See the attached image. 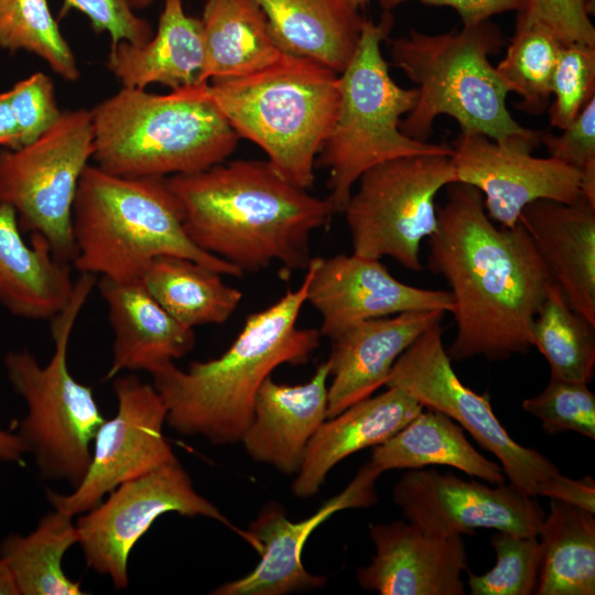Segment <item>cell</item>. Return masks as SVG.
<instances>
[{"mask_svg": "<svg viewBox=\"0 0 595 595\" xmlns=\"http://www.w3.org/2000/svg\"><path fill=\"white\" fill-rule=\"evenodd\" d=\"M504 41L490 21L459 31H410L390 44L392 64L414 83L418 98L400 128L426 141L437 116L453 118L462 132L483 134L507 147L532 152L541 133L518 123L507 107L508 88L489 56Z\"/></svg>", "mask_w": 595, "mask_h": 595, "instance_id": "5", "label": "cell"}, {"mask_svg": "<svg viewBox=\"0 0 595 595\" xmlns=\"http://www.w3.org/2000/svg\"><path fill=\"white\" fill-rule=\"evenodd\" d=\"M288 54L314 60L337 74L350 62L363 18L347 0H255Z\"/></svg>", "mask_w": 595, "mask_h": 595, "instance_id": "27", "label": "cell"}, {"mask_svg": "<svg viewBox=\"0 0 595 595\" xmlns=\"http://www.w3.org/2000/svg\"><path fill=\"white\" fill-rule=\"evenodd\" d=\"M0 595H19L8 564L0 558Z\"/></svg>", "mask_w": 595, "mask_h": 595, "instance_id": "46", "label": "cell"}, {"mask_svg": "<svg viewBox=\"0 0 595 595\" xmlns=\"http://www.w3.org/2000/svg\"><path fill=\"white\" fill-rule=\"evenodd\" d=\"M495 566L480 574L468 572L467 585L473 595L534 594L542 562L538 536L498 531L491 538Z\"/></svg>", "mask_w": 595, "mask_h": 595, "instance_id": "36", "label": "cell"}, {"mask_svg": "<svg viewBox=\"0 0 595 595\" xmlns=\"http://www.w3.org/2000/svg\"><path fill=\"white\" fill-rule=\"evenodd\" d=\"M208 95L238 137L263 150L280 175L312 187L316 156L337 115L339 74L284 53L256 73L208 82Z\"/></svg>", "mask_w": 595, "mask_h": 595, "instance_id": "7", "label": "cell"}, {"mask_svg": "<svg viewBox=\"0 0 595 595\" xmlns=\"http://www.w3.org/2000/svg\"><path fill=\"white\" fill-rule=\"evenodd\" d=\"M166 182L191 241L242 273L273 262L288 273L305 270L313 232L336 213L327 197L289 182L268 161H223Z\"/></svg>", "mask_w": 595, "mask_h": 595, "instance_id": "2", "label": "cell"}, {"mask_svg": "<svg viewBox=\"0 0 595 595\" xmlns=\"http://www.w3.org/2000/svg\"><path fill=\"white\" fill-rule=\"evenodd\" d=\"M521 407L541 421L548 434L572 431L595 440V394L585 382L551 377L545 388L523 400Z\"/></svg>", "mask_w": 595, "mask_h": 595, "instance_id": "37", "label": "cell"}, {"mask_svg": "<svg viewBox=\"0 0 595 595\" xmlns=\"http://www.w3.org/2000/svg\"><path fill=\"white\" fill-rule=\"evenodd\" d=\"M446 188L428 266L451 289L456 334L447 354L456 361L527 354L534 317L556 283L520 223L496 226L468 184Z\"/></svg>", "mask_w": 595, "mask_h": 595, "instance_id": "1", "label": "cell"}, {"mask_svg": "<svg viewBox=\"0 0 595 595\" xmlns=\"http://www.w3.org/2000/svg\"><path fill=\"white\" fill-rule=\"evenodd\" d=\"M11 105L20 131V148L45 133L61 117L52 79L37 72L18 82L10 90Z\"/></svg>", "mask_w": 595, "mask_h": 595, "instance_id": "39", "label": "cell"}, {"mask_svg": "<svg viewBox=\"0 0 595 595\" xmlns=\"http://www.w3.org/2000/svg\"><path fill=\"white\" fill-rule=\"evenodd\" d=\"M393 502L407 521L441 537L495 529L538 536L545 512L513 485L463 479L435 469H409L393 485Z\"/></svg>", "mask_w": 595, "mask_h": 595, "instance_id": "15", "label": "cell"}, {"mask_svg": "<svg viewBox=\"0 0 595 595\" xmlns=\"http://www.w3.org/2000/svg\"><path fill=\"white\" fill-rule=\"evenodd\" d=\"M595 513L551 499L539 538L542 562L534 594H595Z\"/></svg>", "mask_w": 595, "mask_h": 595, "instance_id": "31", "label": "cell"}, {"mask_svg": "<svg viewBox=\"0 0 595 595\" xmlns=\"http://www.w3.org/2000/svg\"><path fill=\"white\" fill-rule=\"evenodd\" d=\"M69 262L56 258L40 235L24 241L17 214L0 203V304L26 320H52L75 286Z\"/></svg>", "mask_w": 595, "mask_h": 595, "instance_id": "26", "label": "cell"}, {"mask_svg": "<svg viewBox=\"0 0 595 595\" xmlns=\"http://www.w3.org/2000/svg\"><path fill=\"white\" fill-rule=\"evenodd\" d=\"M221 274L178 256L154 258L140 278L151 296L178 323L196 326L223 324L238 309L242 292Z\"/></svg>", "mask_w": 595, "mask_h": 595, "instance_id": "30", "label": "cell"}, {"mask_svg": "<svg viewBox=\"0 0 595 595\" xmlns=\"http://www.w3.org/2000/svg\"><path fill=\"white\" fill-rule=\"evenodd\" d=\"M96 284L113 331L112 361L106 379L123 370L153 375L193 349L194 329L173 318L140 280L100 277Z\"/></svg>", "mask_w": 595, "mask_h": 595, "instance_id": "22", "label": "cell"}, {"mask_svg": "<svg viewBox=\"0 0 595 595\" xmlns=\"http://www.w3.org/2000/svg\"><path fill=\"white\" fill-rule=\"evenodd\" d=\"M381 474L371 462L366 463L340 493L303 520H289L277 505L262 509L247 529L259 543V563L247 575L220 585L210 594L284 595L323 587L326 578L310 573L302 564L304 544L311 533L334 513L375 505L378 501L376 483Z\"/></svg>", "mask_w": 595, "mask_h": 595, "instance_id": "18", "label": "cell"}, {"mask_svg": "<svg viewBox=\"0 0 595 595\" xmlns=\"http://www.w3.org/2000/svg\"><path fill=\"white\" fill-rule=\"evenodd\" d=\"M563 44L547 25L518 12L515 33L495 67L509 93L521 98L518 108L522 111L541 115L549 106L552 75Z\"/></svg>", "mask_w": 595, "mask_h": 595, "instance_id": "34", "label": "cell"}, {"mask_svg": "<svg viewBox=\"0 0 595 595\" xmlns=\"http://www.w3.org/2000/svg\"><path fill=\"white\" fill-rule=\"evenodd\" d=\"M0 47L24 50L43 58L62 78L76 82L79 69L48 0H17L0 12Z\"/></svg>", "mask_w": 595, "mask_h": 595, "instance_id": "35", "label": "cell"}, {"mask_svg": "<svg viewBox=\"0 0 595 595\" xmlns=\"http://www.w3.org/2000/svg\"><path fill=\"white\" fill-rule=\"evenodd\" d=\"M166 512L212 518L237 533L258 553L259 543L199 495L178 461L162 465L116 487L77 523L86 564L108 575L117 589L128 586L129 555L152 523Z\"/></svg>", "mask_w": 595, "mask_h": 595, "instance_id": "13", "label": "cell"}, {"mask_svg": "<svg viewBox=\"0 0 595 595\" xmlns=\"http://www.w3.org/2000/svg\"><path fill=\"white\" fill-rule=\"evenodd\" d=\"M519 223L569 304L595 324V204L583 195L573 203L538 199Z\"/></svg>", "mask_w": 595, "mask_h": 595, "instance_id": "23", "label": "cell"}, {"mask_svg": "<svg viewBox=\"0 0 595 595\" xmlns=\"http://www.w3.org/2000/svg\"><path fill=\"white\" fill-rule=\"evenodd\" d=\"M309 275L268 307L247 316L235 340L219 357L174 363L152 375L166 408V423L183 435L213 444L240 442L252 418L257 392L281 365H304L320 346L321 333L298 326L306 303Z\"/></svg>", "mask_w": 595, "mask_h": 595, "instance_id": "3", "label": "cell"}, {"mask_svg": "<svg viewBox=\"0 0 595 595\" xmlns=\"http://www.w3.org/2000/svg\"><path fill=\"white\" fill-rule=\"evenodd\" d=\"M451 147L456 182L477 188L487 215L501 227H515L534 201L573 203L582 196L581 172L552 156H533L462 131Z\"/></svg>", "mask_w": 595, "mask_h": 595, "instance_id": "16", "label": "cell"}, {"mask_svg": "<svg viewBox=\"0 0 595 595\" xmlns=\"http://www.w3.org/2000/svg\"><path fill=\"white\" fill-rule=\"evenodd\" d=\"M442 311H412L372 318L351 325L333 337L326 363L328 386L327 419L372 396L386 386L401 354L432 324Z\"/></svg>", "mask_w": 595, "mask_h": 595, "instance_id": "20", "label": "cell"}, {"mask_svg": "<svg viewBox=\"0 0 595 595\" xmlns=\"http://www.w3.org/2000/svg\"><path fill=\"white\" fill-rule=\"evenodd\" d=\"M107 67L128 88L160 84L174 90L208 83L201 19L186 14L182 0H164L151 40L142 45L111 44Z\"/></svg>", "mask_w": 595, "mask_h": 595, "instance_id": "25", "label": "cell"}, {"mask_svg": "<svg viewBox=\"0 0 595 595\" xmlns=\"http://www.w3.org/2000/svg\"><path fill=\"white\" fill-rule=\"evenodd\" d=\"M78 543L76 524L60 510L44 516L28 536L12 533L0 543L19 595H82L80 582L66 576L62 559Z\"/></svg>", "mask_w": 595, "mask_h": 595, "instance_id": "32", "label": "cell"}, {"mask_svg": "<svg viewBox=\"0 0 595 595\" xmlns=\"http://www.w3.org/2000/svg\"><path fill=\"white\" fill-rule=\"evenodd\" d=\"M562 131L558 136L541 133L540 144L550 156L580 172L595 170V96Z\"/></svg>", "mask_w": 595, "mask_h": 595, "instance_id": "42", "label": "cell"}, {"mask_svg": "<svg viewBox=\"0 0 595 595\" xmlns=\"http://www.w3.org/2000/svg\"><path fill=\"white\" fill-rule=\"evenodd\" d=\"M369 462L381 473L444 465L488 484L498 485L506 480L500 464L479 453L459 424L446 414L428 408L389 440L375 446Z\"/></svg>", "mask_w": 595, "mask_h": 595, "instance_id": "28", "label": "cell"}, {"mask_svg": "<svg viewBox=\"0 0 595 595\" xmlns=\"http://www.w3.org/2000/svg\"><path fill=\"white\" fill-rule=\"evenodd\" d=\"M551 126L563 130L595 96V45L564 43L552 75Z\"/></svg>", "mask_w": 595, "mask_h": 595, "instance_id": "38", "label": "cell"}, {"mask_svg": "<svg viewBox=\"0 0 595 595\" xmlns=\"http://www.w3.org/2000/svg\"><path fill=\"white\" fill-rule=\"evenodd\" d=\"M201 21L206 82L256 73L284 54L255 0H207Z\"/></svg>", "mask_w": 595, "mask_h": 595, "instance_id": "29", "label": "cell"}, {"mask_svg": "<svg viewBox=\"0 0 595 595\" xmlns=\"http://www.w3.org/2000/svg\"><path fill=\"white\" fill-rule=\"evenodd\" d=\"M328 378L325 361L305 383H278L271 376L262 382L240 440L253 461L296 474L311 439L327 419Z\"/></svg>", "mask_w": 595, "mask_h": 595, "instance_id": "21", "label": "cell"}, {"mask_svg": "<svg viewBox=\"0 0 595 595\" xmlns=\"http://www.w3.org/2000/svg\"><path fill=\"white\" fill-rule=\"evenodd\" d=\"M408 1L452 8L461 17L463 25L478 24L496 14L519 11L523 7V0H379L385 10Z\"/></svg>", "mask_w": 595, "mask_h": 595, "instance_id": "43", "label": "cell"}, {"mask_svg": "<svg viewBox=\"0 0 595 595\" xmlns=\"http://www.w3.org/2000/svg\"><path fill=\"white\" fill-rule=\"evenodd\" d=\"M71 10L85 14L96 32H107L111 44L142 45L153 36L150 23L137 15L128 0H64L61 15Z\"/></svg>", "mask_w": 595, "mask_h": 595, "instance_id": "40", "label": "cell"}, {"mask_svg": "<svg viewBox=\"0 0 595 595\" xmlns=\"http://www.w3.org/2000/svg\"><path fill=\"white\" fill-rule=\"evenodd\" d=\"M112 387L117 412L98 428L84 478L71 494L46 491L50 504L72 517L96 507L120 484L177 461L163 434L166 408L153 385L131 374Z\"/></svg>", "mask_w": 595, "mask_h": 595, "instance_id": "14", "label": "cell"}, {"mask_svg": "<svg viewBox=\"0 0 595 595\" xmlns=\"http://www.w3.org/2000/svg\"><path fill=\"white\" fill-rule=\"evenodd\" d=\"M25 446L18 434L0 429V459L21 463Z\"/></svg>", "mask_w": 595, "mask_h": 595, "instance_id": "45", "label": "cell"}, {"mask_svg": "<svg viewBox=\"0 0 595 595\" xmlns=\"http://www.w3.org/2000/svg\"><path fill=\"white\" fill-rule=\"evenodd\" d=\"M594 0H523L518 11L552 30L564 43L595 45Z\"/></svg>", "mask_w": 595, "mask_h": 595, "instance_id": "41", "label": "cell"}, {"mask_svg": "<svg viewBox=\"0 0 595 595\" xmlns=\"http://www.w3.org/2000/svg\"><path fill=\"white\" fill-rule=\"evenodd\" d=\"M347 1L350 3L353 8L357 10L361 7H365L369 2V0H347Z\"/></svg>", "mask_w": 595, "mask_h": 595, "instance_id": "48", "label": "cell"}, {"mask_svg": "<svg viewBox=\"0 0 595 595\" xmlns=\"http://www.w3.org/2000/svg\"><path fill=\"white\" fill-rule=\"evenodd\" d=\"M17 0H0V12L7 8H9L10 6H12L13 3H15Z\"/></svg>", "mask_w": 595, "mask_h": 595, "instance_id": "49", "label": "cell"}, {"mask_svg": "<svg viewBox=\"0 0 595 595\" xmlns=\"http://www.w3.org/2000/svg\"><path fill=\"white\" fill-rule=\"evenodd\" d=\"M387 388L322 423L295 474L292 491L296 497L316 495L337 463L358 451L382 444L424 409L402 389Z\"/></svg>", "mask_w": 595, "mask_h": 595, "instance_id": "24", "label": "cell"}, {"mask_svg": "<svg viewBox=\"0 0 595 595\" xmlns=\"http://www.w3.org/2000/svg\"><path fill=\"white\" fill-rule=\"evenodd\" d=\"M93 152L87 109L64 110L32 143L0 151V203L14 209L21 230L44 237L54 256L69 263L73 204Z\"/></svg>", "mask_w": 595, "mask_h": 595, "instance_id": "12", "label": "cell"}, {"mask_svg": "<svg viewBox=\"0 0 595 595\" xmlns=\"http://www.w3.org/2000/svg\"><path fill=\"white\" fill-rule=\"evenodd\" d=\"M91 159L119 176L188 174L225 161L239 137L208 95V83L158 95L122 87L91 110Z\"/></svg>", "mask_w": 595, "mask_h": 595, "instance_id": "6", "label": "cell"}, {"mask_svg": "<svg viewBox=\"0 0 595 595\" xmlns=\"http://www.w3.org/2000/svg\"><path fill=\"white\" fill-rule=\"evenodd\" d=\"M393 15L379 22L363 20L357 48L339 74V104L316 164L328 171L327 198L343 212L364 172L386 161L425 154L452 155V147L410 138L402 117L414 107L418 89L399 86L389 73L381 44L390 34Z\"/></svg>", "mask_w": 595, "mask_h": 595, "instance_id": "8", "label": "cell"}, {"mask_svg": "<svg viewBox=\"0 0 595 595\" xmlns=\"http://www.w3.org/2000/svg\"><path fill=\"white\" fill-rule=\"evenodd\" d=\"M128 2L133 10H141L149 7L153 0H128Z\"/></svg>", "mask_w": 595, "mask_h": 595, "instance_id": "47", "label": "cell"}, {"mask_svg": "<svg viewBox=\"0 0 595 595\" xmlns=\"http://www.w3.org/2000/svg\"><path fill=\"white\" fill-rule=\"evenodd\" d=\"M96 275L80 273L65 307L51 320L54 351L41 366L28 350L4 358L8 379L28 407L18 435L42 477L65 479L76 487L91 459L90 445L105 421L93 388L69 372L67 351L76 320L96 284Z\"/></svg>", "mask_w": 595, "mask_h": 595, "instance_id": "9", "label": "cell"}, {"mask_svg": "<svg viewBox=\"0 0 595 595\" xmlns=\"http://www.w3.org/2000/svg\"><path fill=\"white\" fill-rule=\"evenodd\" d=\"M531 343L544 356L551 377L588 383L595 374V324L573 309L554 284L531 328Z\"/></svg>", "mask_w": 595, "mask_h": 595, "instance_id": "33", "label": "cell"}, {"mask_svg": "<svg viewBox=\"0 0 595 595\" xmlns=\"http://www.w3.org/2000/svg\"><path fill=\"white\" fill-rule=\"evenodd\" d=\"M456 182L451 155H411L361 174L343 212L353 253L422 269L420 246L437 226V193Z\"/></svg>", "mask_w": 595, "mask_h": 595, "instance_id": "11", "label": "cell"}, {"mask_svg": "<svg viewBox=\"0 0 595 595\" xmlns=\"http://www.w3.org/2000/svg\"><path fill=\"white\" fill-rule=\"evenodd\" d=\"M371 562L358 569L359 586L381 595H463L467 552L461 536L441 537L409 521L369 526Z\"/></svg>", "mask_w": 595, "mask_h": 595, "instance_id": "19", "label": "cell"}, {"mask_svg": "<svg viewBox=\"0 0 595 595\" xmlns=\"http://www.w3.org/2000/svg\"><path fill=\"white\" fill-rule=\"evenodd\" d=\"M0 145L10 150L20 149V131L9 90L0 93Z\"/></svg>", "mask_w": 595, "mask_h": 595, "instance_id": "44", "label": "cell"}, {"mask_svg": "<svg viewBox=\"0 0 595 595\" xmlns=\"http://www.w3.org/2000/svg\"><path fill=\"white\" fill-rule=\"evenodd\" d=\"M306 302L329 339L359 322L412 311H453L450 291L422 289L396 279L380 259L355 253L312 258Z\"/></svg>", "mask_w": 595, "mask_h": 595, "instance_id": "17", "label": "cell"}, {"mask_svg": "<svg viewBox=\"0 0 595 595\" xmlns=\"http://www.w3.org/2000/svg\"><path fill=\"white\" fill-rule=\"evenodd\" d=\"M72 230V264L80 273L115 281L140 280L154 258L178 256L221 275L244 274L191 241L166 177L119 176L88 164L77 186Z\"/></svg>", "mask_w": 595, "mask_h": 595, "instance_id": "4", "label": "cell"}, {"mask_svg": "<svg viewBox=\"0 0 595 595\" xmlns=\"http://www.w3.org/2000/svg\"><path fill=\"white\" fill-rule=\"evenodd\" d=\"M442 335L441 322L428 327L397 359L386 387L400 388L424 408L440 411L458 423L498 458L509 484L523 494L559 499L593 511V477H566L539 451L517 443L495 415L489 397L476 393L457 377Z\"/></svg>", "mask_w": 595, "mask_h": 595, "instance_id": "10", "label": "cell"}]
</instances>
